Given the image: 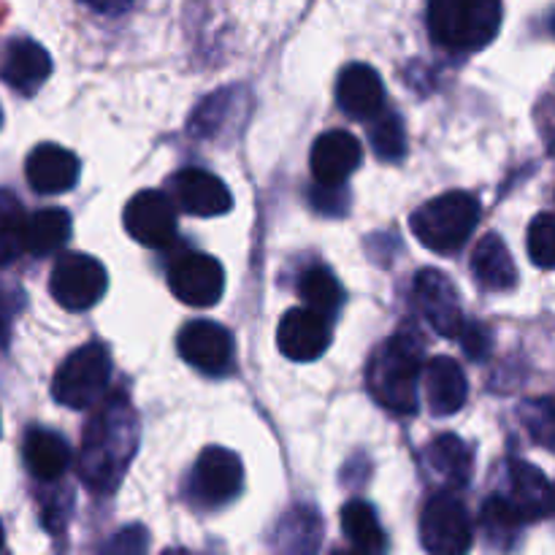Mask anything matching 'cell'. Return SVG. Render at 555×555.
Masks as SVG:
<instances>
[{
	"mask_svg": "<svg viewBox=\"0 0 555 555\" xmlns=\"http://www.w3.org/2000/svg\"><path fill=\"white\" fill-rule=\"evenodd\" d=\"M106 269L95 258L81 253L63 255L54 263L52 280H49V291H52L54 301L68 309V312L95 307L103 293H106Z\"/></svg>",
	"mask_w": 555,
	"mask_h": 555,
	"instance_id": "cell-7",
	"label": "cell"
},
{
	"mask_svg": "<svg viewBox=\"0 0 555 555\" xmlns=\"http://www.w3.org/2000/svg\"><path fill=\"white\" fill-rule=\"evenodd\" d=\"M369 139H372L374 152H377L379 160H401L406 152V130L401 122L399 114H379L374 119L372 130H369Z\"/></svg>",
	"mask_w": 555,
	"mask_h": 555,
	"instance_id": "cell-30",
	"label": "cell"
},
{
	"mask_svg": "<svg viewBox=\"0 0 555 555\" xmlns=\"http://www.w3.org/2000/svg\"><path fill=\"white\" fill-rule=\"evenodd\" d=\"M0 547H3V526H0Z\"/></svg>",
	"mask_w": 555,
	"mask_h": 555,
	"instance_id": "cell-40",
	"label": "cell"
},
{
	"mask_svg": "<svg viewBox=\"0 0 555 555\" xmlns=\"http://www.w3.org/2000/svg\"><path fill=\"white\" fill-rule=\"evenodd\" d=\"M70 238V217L65 209H38L27 217L25 253L36 258H49L60 253Z\"/></svg>",
	"mask_w": 555,
	"mask_h": 555,
	"instance_id": "cell-25",
	"label": "cell"
},
{
	"mask_svg": "<svg viewBox=\"0 0 555 555\" xmlns=\"http://www.w3.org/2000/svg\"><path fill=\"white\" fill-rule=\"evenodd\" d=\"M27 217L20 201L0 190V266H9L25 253Z\"/></svg>",
	"mask_w": 555,
	"mask_h": 555,
	"instance_id": "cell-29",
	"label": "cell"
},
{
	"mask_svg": "<svg viewBox=\"0 0 555 555\" xmlns=\"http://www.w3.org/2000/svg\"><path fill=\"white\" fill-rule=\"evenodd\" d=\"M472 271H475L480 287L491 293L513 291L518 285V269H515L513 255L496 233H488L477 242L475 253H472Z\"/></svg>",
	"mask_w": 555,
	"mask_h": 555,
	"instance_id": "cell-22",
	"label": "cell"
},
{
	"mask_svg": "<svg viewBox=\"0 0 555 555\" xmlns=\"http://www.w3.org/2000/svg\"><path fill=\"white\" fill-rule=\"evenodd\" d=\"M520 421L529 428V434L534 437V442H540L542 448H547L555 453V401L553 399H537L526 401L520 406Z\"/></svg>",
	"mask_w": 555,
	"mask_h": 555,
	"instance_id": "cell-31",
	"label": "cell"
},
{
	"mask_svg": "<svg viewBox=\"0 0 555 555\" xmlns=\"http://www.w3.org/2000/svg\"><path fill=\"white\" fill-rule=\"evenodd\" d=\"M179 356L204 374H225L233 361V339L228 328L211 320H195L179 331Z\"/></svg>",
	"mask_w": 555,
	"mask_h": 555,
	"instance_id": "cell-12",
	"label": "cell"
},
{
	"mask_svg": "<svg viewBox=\"0 0 555 555\" xmlns=\"http://www.w3.org/2000/svg\"><path fill=\"white\" fill-rule=\"evenodd\" d=\"M0 122H3V114H0Z\"/></svg>",
	"mask_w": 555,
	"mask_h": 555,
	"instance_id": "cell-43",
	"label": "cell"
},
{
	"mask_svg": "<svg viewBox=\"0 0 555 555\" xmlns=\"http://www.w3.org/2000/svg\"><path fill=\"white\" fill-rule=\"evenodd\" d=\"M537 119H540L542 139H545L547 150H551V155L555 157V95L545 98V101H542Z\"/></svg>",
	"mask_w": 555,
	"mask_h": 555,
	"instance_id": "cell-36",
	"label": "cell"
},
{
	"mask_svg": "<svg viewBox=\"0 0 555 555\" xmlns=\"http://www.w3.org/2000/svg\"><path fill=\"white\" fill-rule=\"evenodd\" d=\"M163 555H193V553H188V551H182V547H171V551H166Z\"/></svg>",
	"mask_w": 555,
	"mask_h": 555,
	"instance_id": "cell-38",
	"label": "cell"
},
{
	"mask_svg": "<svg viewBox=\"0 0 555 555\" xmlns=\"http://www.w3.org/2000/svg\"><path fill=\"white\" fill-rule=\"evenodd\" d=\"M125 228L144 247H168L177 236V211L157 190H141L125 206Z\"/></svg>",
	"mask_w": 555,
	"mask_h": 555,
	"instance_id": "cell-11",
	"label": "cell"
},
{
	"mask_svg": "<svg viewBox=\"0 0 555 555\" xmlns=\"http://www.w3.org/2000/svg\"><path fill=\"white\" fill-rule=\"evenodd\" d=\"M168 285L188 307H211L225 291V271L211 255L182 253L168 266Z\"/></svg>",
	"mask_w": 555,
	"mask_h": 555,
	"instance_id": "cell-9",
	"label": "cell"
},
{
	"mask_svg": "<svg viewBox=\"0 0 555 555\" xmlns=\"http://www.w3.org/2000/svg\"><path fill=\"white\" fill-rule=\"evenodd\" d=\"M524 524L542 520L553 513V486L537 466L526 461L507 464V493H502Z\"/></svg>",
	"mask_w": 555,
	"mask_h": 555,
	"instance_id": "cell-18",
	"label": "cell"
},
{
	"mask_svg": "<svg viewBox=\"0 0 555 555\" xmlns=\"http://www.w3.org/2000/svg\"><path fill=\"white\" fill-rule=\"evenodd\" d=\"M298 293H301L309 312L320 314L328 323L336 318V312L341 307V298H345L334 271L325 269V266H312V269L304 271L301 282H298Z\"/></svg>",
	"mask_w": 555,
	"mask_h": 555,
	"instance_id": "cell-27",
	"label": "cell"
},
{
	"mask_svg": "<svg viewBox=\"0 0 555 555\" xmlns=\"http://www.w3.org/2000/svg\"><path fill=\"white\" fill-rule=\"evenodd\" d=\"M553 513H555V486H553Z\"/></svg>",
	"mask_w": 555,
	"mask_h": 555,
	"instance_id": "cell-42",
	"label": "cell"
},
{
	"mask_svg": "<svg viewBox=\"0 0 555 555\" xmlns=\"http://www.w3.org/2000/svg\"><path fill=\"white\" fill-rule=\"evenodd\" d=\"M139 448V417L125 393L98 404L87 423L79 455V475L95 493H114Z\"/></svg>",
	"mask_w": 555,
	"mask_h": 555,
	"instance_id": "cell-1",
	"label": "cell"
},
{
	"mask_svg": "<svg viewBox=\"0 0 555 555\" xmlns=\"http://www.w3.org/2000/svg\"><path fill=\"white\" fill-rule=\"evenodd\" d=\"M25 177L36 193L54 195L65 193L79 179V160L74 152L57 144H41L30 152L25 163Z\"/></svg>",
	"mask_w": 555,
	"mask_h": 555,
	"instance_id": "cell-19",
	"label": "cell"
},
{
	"mask_svg": "<svg viewBox=\"0 0 555 555\" xmlns=\"http://www.w3.org/2000/svg\"><path fill=\"white\" fill-rule=\"evenodd\" d=\"M341 529H345L347 540L352 542L358 555H383L385 545V531L379 526L377 513L369 502H350L341 509Z\"/></svg>",
	"mask_w": 555,
	"mask_h": 555,
	"instance_id": "cell-26",
	"label": "cell"
},
{
	"mask_svg": "<svg viewBox=\"0 0 555 555\" xmlns=\"http://www.w3.org/2000/svg\"><path fill=\"white\" fill-rule=\"evenodd\" d=\"M3 79L22 95H33L52 74V57L41 43L30 38H16L9 43L3 60Z\"/></svg>",
	"mask_w": 555,
	"mask_h": 555,
	"instance_id": "cell-21",
	"label": "cell"
},
{
	"mask_svg": "<svg viewBox=\"0 0 555 555\" xmlns=\"http://www.w3.org/2000/svg\"><path fill=\"white\" fill-rule=\"evenodd\" d=\"M551 30L555 33V14H553V20H551Z\"/></svg>",
	"mask_w": 555,
	"mask_h": 555,
	"instance_id": "cell-41",
	"label": "cell"
},
{
	"mask_svg": "<svg viewBox=\"0 0 555 555\" xmlns=\"http://www.w3.org/2000/svg\"><path fill=\"white\" fill-rule=\"evenodd\" d=\"M415 301L426 323L437 331L442 339H455L464 331V309L461 296L448 274L439 269H423L415 276Z\"/></svg>",
	"mask_w": 555,
	"mask_h": 555,
	"instance_id": "cell-10",
	"label": "cell"
},
{
	"mask_svg": "<svg viewBox=\"0 0 555 555\" xmlns=\"http://www.w3.org/2000/svg\"><path fill=\"white\" fill-rule=\"evenodd\" d=\"M459 339L464 341V352L472 361H482L491 352V334L480 323H466Z\"/></svg>",
	"mask_w": 555,
	"mask_h": 555,
	"instance_id": "cell-34",
	"label": "cell"
},
{
	"mask_svg": "<svg viewBox=\"0 0 555 555\" xmlns=\"http://www.w3.org/2000/svg\"><path fill=\"white\" fill-rule=\"evenodd\" d=\"M323 542V520L309 504H296L276 526V547L282 555H318Z\"/></svg>",
	"mask_w": 555,
	"mask_h": 555,
	"instance_id": "cell-24",
	"label": "cell"
},
{
	"mask_svg": "<svg viewBox=\"0 0 555 555\" xmlns=\"http://www.w3.org/2000/svg\"><path fill=\"white\" fill-rule=\"evenodd\" d=\"M529 258L540 269H555V217L553 215H537L529 225Z\"/></svg>",
	"mask_w": 555,
	"mask_h": 555,
	"instance_id": "cell-32",
	"label": "cell"
},
{
	"mask_svg": "<svg viewBox=\"0 0 555 555\" xmlns=\"http://www.w3.org/2000/svg\"><path fill=\"white\" fill-rule=\"evenodd\" d=\"M25 466L36 480L52 482L65 475L70 464V448L60 434L47 431V428H33L22 444Z\"/></svg>",
	"mask_w": 555,
	"mask_h": 555,
	"instance_id": "cell-23",
	"label": "cell"
},
{
	"mask_svg": "<svg viewBox=\"0 0 555 555\" xmlns=\"http://www.w3.org/2000/svg\"><path fill=\"white\" fill-rule=\"evenodd\" d=\"M423 388H426L428 410L437 417L455 415V412L466 404V396H469L464 369H461L453 358L444 356L431 358V361L426 363Z\"/></svg>",
	"mask_w": 555,
	"mask_h": 555,
	"instance_id": "cell-20",
	"label": "cell"
},
{
	"mask_svg": "<svg viewBox=\"0 0 555 555\" xmlns=\"http://www.w3.org/2000/svg\"><path fill=\"white\" fill-rule=\"evenodd\" d=\"M276 345L291 361L309 363L331 345V323L309 309H291L276 328Z\"/></svg>",
	"mask_w": 555,
	"mask_h": 555,
	"instance_id": "cell-13",
	"label": "cell"
},
{
	"mask_svg": "<svg viewBox=\"0 0 555 555\" xmlns=\"http://www.w3.org/2000/svg\"><path fill=\"white\" fill-rule=\"evenodd\" d=\"M171 190L177 204L195 217H220L233 206L225 182L204 168H182L171 179Z\"/></svg>",
	"mask_w": 555,
	"mask_h": 555,
	"instance_id": "cell-15",
	"label": "cell"
},
{
	"mask_svg": "<svg viewBox=\"0 0 555 555\" xmlns=\"http://www.w3.org/2000/svg\"><path fill=\"white\" fill-rule=\"evenodd\" d=\"M480 222V201L464 190L431 198L412 215V233L434 253H455L469 242Z\"/></svg>",
	"mask_w": 555,
	"mask_h": 555,
	"instance_id": "cell-4",
	"label": "cell"
},
{
	"mask_svg": "<svg viewBox=\"0 0 555 555\" xmlns=\"http://www.w3.org/2000/svg\"><path fill=\"white\" fill-rule=\"evenodd\" d=\"M423 347L417 336L401 334L374 350L366 369L369 393L377 404L396 415H412L417 410V379H421Z\"/></svg>",
	"mask_w": 555,
	"mask_h": 555,
	"instance_id": "cell-2",
	"label": "cell"
},
{
	"mask_svg": "<svg viewBox=\"0 0 555 555\" xmlns=\"http://www.w3.org/2000/svg\"><path fill=\"white\" fill-rule=\"evenodd\" d=\"M502 0H428V30L450 52H477L496 38Z\"/></svg>",
	"mask_w": 555,
	"mask_h": 555,
	"instance_id": "cell-3",
	"label": "cell"
},
{
	"mask_svg": "<svg viewBox=\"0 0 555 555\" xmlns=\"http://www.w3.org/2000/svg\"><path fill=\"white\" fill-rule=\"evenodd\" d=\"M421 542L428 555H469L475 529L464 502L453 493H437L421 513Z\"/></svg>",
	"mask_w": 555,
	"mask_h": 555,
	"instance_id": "cell-6",
	"label": "cell"
},
{
	"mask_svg": "<svg viewBox=\"0 0 555 555\" xmlns=\"http://www.w3.org/2000/svg\"><path fill=\"white\" fill-rule=\"evenodd\" d=\"M336 101L352 119H374L383 114L385 87L377 70L366 63L347 65L336 81Z\"/></svg>",
	"mask_w": 555,
	"mask_h": 555,
	"instance_id": "cell-16",
	"label": "cell"
},
{
	"mask_svg": "<svg viewBox=\"0 0 555 555\" xmlns=\"http://www.w3.org/2000/svg\"><path fill=\"white\" fill-rule=\"evenodd\" d=\"M112 379V352L101 341L70 352L52 379V396L68 410H90L101 404Z\"/></svg>",
	"mask_w": 555,
	"mask_h": 555,
	"instance_id": "cell-5",
	"label": "cell"
},
{
	"mask_svg": "<svg viewBox=\"0 0 555 555\" xmlns=\"http://www.w3.org/2000/svg\"><path fill=\"white\" fill-rule=\"evenodd\" d=\"M244 482L242 461L225 448H206L190 477V496L201 507H222L238 496Z\"/></svg>",
	"mask_w": 555,
	"mask_h": 555,
	"instance_id": "cell-8",
	"label": "cell"
},
{
	"mask_svg": "<svg viewBox=\"0 0 555 555\" xmlns=\"http://www.w3.org/2000/svg\"><path fill=\"white\" fill-rule=\"evenodd\" d=\"M331 555H358L356 551H336V553H331Z\"/></svg>",
	"mask_w": 555,
	"mask_h": 555,
	"instance_id": "cell-39",
	"label": "cell"
},
{
	"mask_svg": "<svg viewBox=\"0 0 555 555\" xmlns=\"http://www.w3.org/2000/svg\"><path fill=\"white\" fill-rule=\"evenodd\" d=\"M146 545H150V534L141 526H128L112 537L103 555H144Z\"/></svg>",
	"mask_w": 555,
	"mask_h": 555,
	"instance_id": "cell-33",
	"label": "cell"
},
{
	"mask_svg": "<svg viewBox=\"0 0 555 555\" xmlns=\"http://www.w3.org/2000/svg\"><path fill=\"white\" fill-rule=\"evenodd\" d=\"M480 526L482 531H486V540L491 542L493 547L507 551L515 542V537H518L524 520H520V515L515 513L513 504H509L502 493H493V496L482 504Z\"/></svg>",
	"mask_w": 555,
	"mask_h": 555,
	"instance_id": "cell-28",
	"label": "cell"
},
{
	"mask_svg": "<svg viewBox=\"0 0 555 555\" xmlns=\"http://www.w3.org/2000/svg\"><path fill=\"white\" fill-rule=\"evenodd\" d=\"M472 450L455 434H442L423 450V472L428 480L437 482L442 493H453L464 488L472 477Z\"/></svg>",
	"mask_w": 555,
	"mask_h": 555,
	"instance_id": "cell-17",
	"label": "cell"
},
{
	"mask_svg": "<svg viewBox=\"0 0 555 555\" xmlns=\"http://www.w3.org/2000/svg\"><path fill=\"white\" fill-rule=\"evenodd\" d=\"M309 201H312L314 209L325 211V215H341L345 211V201H341L339 188H323V184H314L309 190Z\"/></svg>",
	"mask_w": 555,
	"mask_h": 555,
	"instance_id": "cell-35",
	"label": "cell"
},
{
	"mask_svg": "<svg viewBox=\"0 0 555 555\" xmlns=\"http://www.w3.org/2000/svg\"><path fill=\"white\" fill-rule=\"evenodd\" d=\"M81 3H87L90 9H95V11H101V14H119V11H125L133 5V0H81Z\"/></svg>",
	"mask_w": 555,
	"mask_h": 555,
	"instance_id": "cell-37",
	"label": "cell"
},
{
	"mask_svg": "<svg viewBox=\"0 0 555 555\" xmlns=\"http://www.w3.org/2000/svg\"><path fill=\"white\" fill-rule=\"evenodd\" d=\"M361 141L347 130H328L312 146L314 182L323 188H341L350 173L361 166Z\"/></svg>",
	"mask_w": 555,
	"mask_h": 555,
	"instance_id": "cell-14",
	"label": "cell"
}]
</instances>
